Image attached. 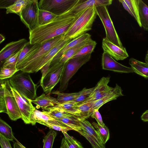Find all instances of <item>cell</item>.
Listing matches in <instances>:
<instances>
[{
    "label": "cell",
    "mask_w": 148,
    "mask_h": 148,
    "mask_svg": "<svg viewBox=\"0 0 148 148\" xmlns=\"http://www.w3.org/2000/svg\"><path fill=\"white\" fill-rule=\"evenodd\" d=\"M39 10L38 0H32L22 11L19 16L21 21L29 29L32 30L38 26Z\"/></svg>",
    "instance_id": "30bf717a"
},
{
    "label": "cell",
    "mask_w": 148,
    "mask_h": 148,
    "mask_svg": "<svg viewBox=\"0 0 148 148\" xmlns=\"http://www.w3.org/2000/svg\"><path fill=\"white\" fill-rule=\"evenodd\" d=\"M141 119L144 122H148V110H146L142 114Z\"/></svg>",
    "instance_id": "7dc6e473"
},
{
    "label": "cell",
    "mask_w": 148,
    "mask_h": 148,
    "mask_svg": "<svg viewBox=\"0 0 148 148\" xmlns=\"http://www.w3.org/2000/svg\"><path fill=\"white\" fill-rule=\"evenodd\" d=\"M52 60H50L41 69L42 76L41 79H43L47 73L50 65Z\"/></svg>",
    "instance_id": "bcb514c9"
},
{
    "label": "cell",
    "mask_w": 148,
    "mask_h": 148,
    "mask_svg": "<svg viewBox=\"0 0 148 148\" xmlns=\"http://www.w3.org/2000/svg\"><path fill=\"white\" fill-rule=\"evenodd\" d=\"M97 15L94 6L84 10L75 16L70 27L64 34L65 37L73 40L86 33L92 29Z\"/></svg>",
    "instance_id": "7a4b0ae2"
},
{
    "label": "cell",
    "mask_w": 148,
    "mask_h": 148,
    "mask_svg": "<svg viewBox=\"0 0 148 148\" xmlns=\"http://www.w3.org/2000/svg\"><path fill=\"white\" fill-rule=\"evenodd\" d=\"M94 102H84L80 103L71 110L66 111L77 118L87 119L91 116V109Z\"/></svg>",
    "instance_id": "44dd1931"
},
{
    "label": "cell",
    "mask_w": 148,
    "mask_h": 148,
    "mask_svg": "<svg viewBox=\"0 0 148 148\" xmlns=\"http://www.w3.org/2000/svg\"><path fill=\"white\" fill-rule=\"evenodd\" d=\"M103 69L120 73H129L134 72L131 67L125 66L116 61L110 56L104 52L101 60Z\"/></svg>",
    "instance_id": "9a60e30c"
},
{
    "label": "cell",
    "mask_w": 148,
    "mask_h": 148,
    "mask_svg": "<svg viewBox=\"0 0 148 148\" xmlns=\"http://www.w3.org/2000/svg\"><path fill=\"white\" fill-rule=\"evenodd\" d=\"M91 39V38L75 45L69 49L62 56L57 62H59L62 64L64 63L67 60L71 58L79 51L82 47L88 43Z\"/></svg>",
    "instance_id": "83f0119b"
},
{
    "label": "cell",
    "mask_w": 148,
    "mask_h": 148,
    "mask_svg": "<svg viewBox=\"0 0 148 148\" xmlns=\"http://www.w3.org/2000/svg\"><path fill=\"white\" fill-rule=\"evenodd\" d=\"M9 80L11 86L20 94L30 100L36 97L38 86L34 83L29 73L20 71Z\"/></svg>",
    "instance_id": "3957f363"
},
{
    "label": "cell",
    "mask_w": 148,
    "mask_h": 148,
    "mask_svg": "<svg viewBox=\"0 0 148 148\" xmlns=\"http://www.w3.org/2000/svg\"><path fill=\"white\" fill-rule=\"evenodd\" d=\"M16 1V0H0V8L1 9H6L14 4Z\"/></svg>",
    "instance_id": "f6af8a7d"
},
{
    "label": "cell",
    "mask_w": 148,
    "mask_h": 148,
    "mask_svg": "<svg viewBox=\"0 0 148 148\" xmlns=\"http://www.w3.org/2000/svg\"><path fill=\"white\" fill-rule=\"evenodd\" d=\"M129 64L134 72L145 78H148V64L133 58L129 60Z\"/></svg>",
    "instance_id": "d4e9b609"
},
{
    "label": "cell",
    "mask_w": 148,
    "mask_h": 148,
    "mask_svg": "<svg viewBox=\"0 0 148 148\" xmlns=\"http://www.w3.org/2000/svg\"><path fill=\"white\" fill-rule=\"evenodd\" d=\"M102 47L103 52L117 60H123L129 57L125 48H121L111 42L103 38Z\"/></svg>",
    "instance_id": "ac0fdd59"
},
{
    "label": "cell",
    "mask_w": 148,
    "mask_h": 148,
    "mask_svg": "<svg viewBox=\"0 0 148 148\" xmlns=\"http://www.w3.org/2000/svg\"><path fill=\"white\" fill-rule=\"evenodd\" d=\"M91 35L90 34L86 33L71 40L54 56L51 61L50 65L56 62L69 49L75 45L91 38Z\"/></svg>",
    "instance_id": "7402d4cb"
},
{
    "label": "cell",
    "mask_w": 148,
    "mask_h": 148,
    "mask_svg": "<svg viewBox=\"0 0 148 148\" xmlns=\"http://www.w3.org/2000/svg\"><path fill=\"white\" fill-rule=\"evenodd\" d=\"M91 117L92 118L95 119L97 121V123L101 126L104 127L105 125L103 122L101 115L99 111V110L97 109L94 110Z\"/></svg>",
    "instance_id": "7bdbcfd3"
},
{
    "label": "cell",
    "mask_w": 148,
    "mask_h": 148,
    "mask_svg": "<svg viewBox=\"0 0 148 148\" xmlns=\"http://www.w3.org/2000/svg\"><path fill=\"white\" fill-rule=\"evenodd\" d=\"M34 45H31L28 42L21 50L19 55L16 66L18 65L22 60L31 51Z\"/></svg>",
    "instance_id": "ab89813d"
},
{
    "label": "cell",
    "mask_w": 148,
    "mask_h": 148,
    "mask_svg": "<svg viewBox=\"0 0 148 148\" xmlns=\"http://www.w3.org/2000/svg\"><path fill=\"white\" fill-rule=\"evenodd\" d=\"M5 37L1 34H0V43H1L5 40Z\"/></svg>",
    "instance_id": "f907efd6"
},
{
    "label": "cell",
    "mask_w": 148,
    "mask_h": 148,
    "mask_svg": "<svg viewBox=\"0 0 148 148\" xmlns=\"http://www.w3.org/2000/svg\"><path fill=\"white\" fill-rule=\"evenodd\" d=\"M92 124L96 129L103 143L105 145L110 138V132L108 128L106 125L102 127L95 122H93Z\"/></svg>",
    "instance_id": "836d02e7"
},
{
    "label": "cell",
    "mask_w": 148,
    "mask_h": 148,
    "mask_svg": "<svg viewBox=\"0 0 148 148\" xmlns=\"http://www.w3.org/2000/svg\"><path fill=\"white\" fill-rule=\"evenodd\" d=\"M11 88L19 108L21 119L25 124H30V118L34 108L32 103L30 100L20 94L11 86Z\"/></svg>",
    "instance_id": "7c38bea8"
},
{
    "label": "cell",
    "mask_w": 148,
    "mask_h": 148,
    "mask_svg": "<svg viewBox=\"0 0 148 148\" xmlns=\"http://www.w3.org/2000/svg\"><path fill=\"white\" fill-rule=\"evenodd\" d=\"M78 0H40L38 2L40 10L57 16L61 15L72 8Z\"/></svg>",
    "instance_id": "ba28073f"
},
{
    "label": "cell",
    "mask_w": 148,
    "mask_h": 148,
    "mask_svg": "<svg viewBox=\"0 0 148 148\" xmlns=\"http://www.w3.org/2000/svg\"><path fill=\"white\" fill-rule=\"evenodd\" d=\"M31 101L32 103L36 105L37 108H41L43 110L60 104L57 101L56 98L50 96L49 94L46 95L44 93Z\"/></svg>",
    "instance_id": "603a6c76"
},
{
    "label": "cell",
    "mask_w": 148,
    "mask_h": 148,
    "mask_svg": "<svg viewBox=\"0 0 148 148\" xmlns=\"http://www.w3.org/2000/svg\"><path fill=\"white\" fill-rule=\"evenodd\" d=\"M110 82V77H102L94 87L93 90L88 98L84 102L98 100L111 91L113 88L108 85Z\"/></svg>",
    "instance_id": "e0dca14e"
},
{
    "label": "cell",
    "mask_w": 148,
    "mask_h": 148,
    "mask_svg": "<svg viewBox=\"0 0 148 148\" xmlns=\"http://www.w3.org/2000/svg\"><path fill=\"white\" fill-rule=\"evenodd\" d=\"M57 133L53 130H50L43 140V148H52Z\"/></svg>",
    "instance_id": "d590c367"
},
{
    "label": "cell",
    "mask_w": 148,
    "mask_h": 148,
    "mask_svg": "<svg viewBox=\"0 0 148 148\" xmlns=\"http://www.w3.org/2000/svg\"><path fill=\"white\" fill-rule=\"evenodd\" d=\"M72 39L65 38L53 48L45 56L38 61L30 69L28 73L38 72L56 54Z\"/></svg>",
    "instance_id": "2e32d148"
},
{
    "label": "cell",
    "mask_w": 148,
    "mask_h": 148,
    "mask_svg": "<svg viewBox=\"0 0 148 148\" xmlns=\"http://www.w3.org/2000/svg\"><path fill=\"white\" fill-rule=\"evenodd\" d=\"M86 88H84L81 90L76 92L65 93L59 91H54L52 93L57 96V100L61 104L74 100L84 92Z\"/></svg>",
    "instance_id": "484cf974"
},
{
    "label": "cell",
    "mask_w": 148,
    "mask_h": 148,
    "mask_svg": "<svg viewBox=\"0 0 148 148\" xmlns=\"http://www.w3.org/2000/svg\"><path fill=\"white\" fill-rule=\"evenodd\" d=\"M19 71L16 68L1 67L0 72V79L10 78Z\"/></svg>",
    "instance_id": "74e56055"
},
{
    "label": "cell",
    "mask_w": 148,
    "mask_h": 148,
    "mask_svg": "<svg viewBox=\"0 0 148 148\" xmlns=\"http://www.w3.org/2000/svg\"><path fill=\"white\" fill-rule=\"evenodd\" d=\"M37 123L46 126L52 124L69 127L57 118L46 113L45 111H41L34 107L30 118V124L34 125Z\"/></svg>",
    "instance_id": "5bb4252c"
},
{
    "label": "cell",
    "mask_w": 148,
    "mask_h": 148,
    "mask_svg": "<svg viewBox=\"0 0 148 148\" xmlns=\"http://www.w3.org/2000/svg\"><path fill=\"white\" fill-rule=\"evenodd\" d=\"M122 91L121 87L116 84L111 91L101 99L95 101L91 109L92 114L94 110H99L104 104L111 101L116 100L119 97L123 96Z\"/></svg>",
    "instance_id": "ffe728a7"
},
{
    "label": "cell",
    "mask_w": 148,
    "mask_h": 148,
    "mask_svg": "<svg viewBox=\"0 0 148 148\" xmlns=\"http://www.w3.org/2000/svg\"><path fill=\"white\" fill-rule=\"evenodd\" d=\"M124 9L133 16L138 25L142 27L139 12V0H119Z\"/></svg>",
    "instance_id": "cb8c5ba5"
},
{
    "label": "cell",
    "mask_w": 148,
    "mask_h": 148,
    "mask_svg": "<svg viewBox=\"0 0 148 148\" xmlns=\"http://www.w3.org/2000/svg\"><path fill=\"white\" fill-rule=\"evenodd\" d=\"M57 16L49 12L39 9L38 16L39 26L48 24L53 20Z\"/></svg>",
    "instance_id": "f546056e"
},
{
    "label": "cell",
    "mask_w": 148,
    "mask_h": 148,
    "mask_svg": "<svg viewBox=\"0 0 148 148\" xmlns=\"http://www.w3.org/2000/svg\"><path fill=\"white\" fill-rule=\"evenodd\" d=\"M139 12L141 27L148 31V6L141 0H139Z\"/></svg>",
    "instance_id": "4316f807"
},
{
    "label": "cell",
    "mask_w": 148,
    "mask_h": 148,
    "mask_svg": "<svg viewBox=\"0 0 148 148\" xmlns=\"http://www.w3.org/2000/svg\"><path fill=\"white\" fill-rule=\"evenodd\" d=\"M79 103L72 101L56 105L54 107L65 111H70Z\"/></svg>",
    "instance_id": "b9f144b4"
},
{
    "label": "cell",
    "mask_w": 148,
    "mask_h": 148,
    "mask_svg": "<svg viewBox=\"0 0 148 148\" xmlns=\"http://www.w3.org/2000/svg\"><path fill=\"white\" fill-rule=\"evenodd\" d=\"M14 139L16 141V142L22 148H26L23 145L20 143L15 137Z\"/></svg>",
    "instance_id": "f5cc1de1"
},
{
    "label": "cell",
    "mask_w": 148,
    "mask_h": 148,
    "mask_svg": "<svg viewBox=\"0 0 148 148\" xmlns=\"http://www.w3.org/2000/svg\"><path fill=\"white\" fill-rule=\"evenodd\" d=\"M9 141L0 134V145L1 148H12Z\"/></svg>",
    "instance_id": "ee69618b"
},
{
    "label": "cell",
    "mask_w": 148,
    "mask_h": 148,
    "mask_svg": "<svg viewBox=\"0 0 148 148\" xmlns=\"http://www.w3.org/2000/svg\"><path fill=\"white\" fill-rule=\"evenodd\" d=\"M97 45V42L91 38L89 42L82 47L79 51L71 58H75L91 54Z\"/></svg>",
    "instance_id": "d6a6232c"
},
{
    "label": "cell",
    "mask_w": 148,
    "mask_h": 148,
    "mask_svg": "<svg viewBox=\"0 0 148 148\" xmlns=\"http://www.w3.org/2000/svg\"><path fill=\"white\" fill-rule=\"evenodd\" d=\"M64 136L67 148H84L81 144L69 136L67 132H62Z\"/></svg>",
    "instance_id": "f35d334b"
},
{
    "label": "cell",
    "mask_w": 148,
    "mask_h": 148,
    "mask_svg": "<svg viewBox=\"0 0 148 148\" xmlns=\"http://www.w3.org/2000/svg\"><path fill=\"white\" fill-rule=\"evenodd\" d=\"M0 134L12 141L14 139L11 127L5 121L0 119Z\"/></svg>",
    "instance_id": "4dcf8cb0"
},
{
    "label": "cell",
    "mask_w": 148,
    "mask_h": 148,
    "mask_svg": "<svg viewBox=\"0 0 148 148\" xmlns=\"http://www.w3.org/2000/svg\"><path fill=\"white\" fill-rule=\"evenodd\" d=\"M0 112L7 114L5 96V79L0 80Z\"/></svg>",
    "instance_id": "e575fe53"
},
{
    "label": "cell",
    "mask_w": 148,
    "mask_h": 148,
    "mask_svg": "<svg viewBox=\"0 0 148 148\" xmlns=\"http://www.w3.org/2000/svg\"><path fill=\"white\" fill-rule=\"evenodd\" d=\"M32 0H16L14 4L5 9L6 14L14 13L20 16L23 10Z\"/></svg>",
    "instance_id": "f1b7e54d"
},
{
    "label": "cell",
    "mask_w": 148,
    "mask_h": 148,
    "mask_svg": "<svg viewBox=\"0 0 148 148\" xmlns=\"http://www.w3.org/2000/svg\"><path fill=\"white\" fill-rule=\"evenodd\" d=\"M75 18L64 14L57 16L50 23L39 26L29 31V42L31 45L42 44L59 36L64 34Z\"/></svg>",
    "instance_id": "6da1fadb"
},
{
    "label": "cell",
    "mask_w": 148,
    "mask_h": 148,
    "mask_svg": "<svg viewBox=\"0 0 148 148\" xmlns=\"http://www.w3.org/2000/svg\"><path fill=\"white\" fill-rule=\"evenodd\" d=\"M72 130L78 132L81 130L79 121L77 118L75 117H63L58 119Z\"/></svg>",
    "instance_id": "1f68e13d"
},
{
    "label": "cell",
    "mask_w": 148,
    "mask_h": 148,
    "mask_svg": "<svg viewBox=\"0 0 148 148\" xmlns=\"http://www.w3.org/2000/svg\"><path fill=\"white\" fill-rule=\"evenodd\" d=\"M14 148H22L16 142H14L13 144Z\"/></svg>",
    "instance_id": "681fc988"
},
{
    "label": "cell",
    "mask_w": 148,
    "mask_h": 148,
    "mask_svg": "<svg viewBox=\"0 0 148 148\" xmlns=\"http://www.w3.org/2000/svg\"><path fill=\"white\" fill-rule=\"evenodd\" d=\"M22 49L7 58L3 63L1 67L16 68L17 61Z\"/></svg>",
    "instance_id": "8d00e7d4"
},
{
    "label": "cell",
    "mask_w": 148,
    "mask_h": 148,
    "mask_svg": "<svg viewBox=\"0 0 148 148\" xmlns=\"http://www.w3.org/2000/svg\"><path fill=\"white\" fill-rule=\"evenodd\" d=\"M145 61L146 63L148 64V50L147 51V53L145 56Z\"/></svg>",
    "instance_id": "816d5d0a"
},
{
    "label": "cell",
    "mask_w": 148,
    "mask_h": 148,
    "mask_svg": "<svg viewBox=\"0 0 148 148\" xmlns=\"http://www.w3.org/2000/svg\"><path fill=\"white\" fill-rule=\"evenodd\" d=\"M94 88V87L90 88H86L82 94L73 101L78 103L85 101L88 98Z\"/></svg>",
    "instance_id": "60d3db41"
},
{
    "label": "cell",
    "mask_w": 148,
    "mask_h": 148,
    "mask_svg": "<svg viewBox=\"0 0 148 148\" xmlns=\"http://www.w3.org/2000/svg\"><path fill=\"white\" fill-rule=\"evenodd\" d=\"M112 0H78L75 4L69 10L64 13L67 16H75L80 12L88 8L95 7L110 5Z\"/></svg>",
    "instance_id": "4fadbf2b"
},
{
    "label": "cell",
    "mask_w": 148,
    "mask_h": 148,
    "mask_svg": "<svg viewBox=\"0 0 148 148\" xmlns=\"http://www.w3.org/2000/svg\"><path fill=\"white\" fill-rule=\"evenodd\" d=\"M60 148H67L66 144L64 137L63 138L62 140Z\"/></svg>",
    "instance_id": "c3c4849f"
},
{
    "label": "cell",
    "mask_w": 148,
    "mask_h": 148,
    "mask_svg": "<svg viewBox=\"0 0 148 148\" xmlns=\"http://www.w3.org/2000/svg\"><path fill=\"white\" fill-rule=\"evenodd\" d=\"M28 42L26 39L22 38L6 45L0 52L1 65L8 57L22 49Z\"/></svg>",
    "instance_id": "d6986e66"
},
{
    "label": "cell",
    "mask_w": 148,
    "mask_h": 148,
    "mask_svg": "<svg viewBox=\"0 0 148 148\" xmlns=\"http://www.w3.org/2000/svg\"><path fill=\"white\" fill-rule=\"evenodd\" d=\"M65 38L64 34L62 35L42 44L39 48L29 57L23 60L16 66V68L19 71L28 73L38 61Z\"/></svg>",
    "instance_id": "277c9868"
},
{
    "label": "cell",
    "mask_w": 148,
    "mask_h": 148,
    "mask_svg": "<svg viewBox=\"0 0 148 148\" xmlns=\"http://www.w3.org/2000/svg\"><path fill=\"white\" fill-rule=\"evenodd\" d=\"M64 63L57 62L50 65L45 76L40 79V85L45 93L50 94L60 81Z\"/></svg>",
    "instance_id": "52a82bcc"
},
{
    "label": "cell",
    "mask_w": 148,
    "mask_h": 148,
    "mask_svg": "<svg viewBox=\"0 0 148 148\" xmlns=\"http://www.w3.org/2000/svg\"><path fill=\"white\" fill-rule=\"evenodd\" d=\"M8 79H5V96L7 114L11 120L15 121L21 118V112L11 90Z\"/></svg>",
    "instance_id": "8fae6325"
},
{
    "label": "cell",
    "mask_w": 148,
    "mask_h": 148,
    "mask_svg": "<svg viewBox=\"0 0 148 148\" xmlns=\"http://www.w3.org/2000/svg\"><path fill=\"white\" fill-rule=\"evenodd\" d=\"M81 130L77 132L84 136L91 144L92 148H106L98 132L86 119L78 118Z\"/></svg>",
    "instance_id": "9c48e42d"
},
{
    "label": "cell",
    "mask_w": 148,
    "mask_h": 148,
    "mask_svg": "<svg viewBox=\"0 0 148 148\" xmlns=\"http://www.w3.org/2000/svg\"><path fill=\"white\" fill-rule=\"evenodd\" d=\"M96 9L97 15L101 21L105 29L106 34L105 38L118 47L124 48L110 17L107 6L97 7Z\"/></svg>",
    "instance_id": "8992f818"
},
{
    "label": "cell",
    "mask_w": 148,
    "mask_h": 148,
    "mask_svg": "<svg viewBox=\"0 0 148 148\" xmlns=\"http://www.w3.org/2000/svg\"><path fill=\"white\" fill-rule=\"evenodd\" d=\"M91 54L69 59L64 63L60 80L59 91L62 92L67 88L70 80L83 65L88 62Z\"/></svg>",
    "instance_id": "5b68a950"
}]
</instances>
